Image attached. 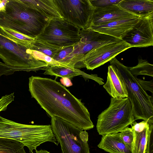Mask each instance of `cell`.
Masks as SVG:
<instances>
[{
    "label": "cell",
    "instance_id": "obj_9",
    "mask_svg": "<svg viewBox=\"0 0 153 153\" xmlns=\"http://www.w3.org/2000/svg\"><path fill=\"white\" fill-rule=\"evenodd\" d=\"M63 19L80 29L88 28L94 10L90 0H55Z\"/></svg>",
    "mask_w": 153,
    "mask_h": 153
},
{
    "label": "cell",
    "instance_id": "obj_31",
    "mask_svg": "<svg viewBox=\"0 0 153 153\" xmlns=\"http://www.w3.org/2000/svg\"><path fill=\"white\" fill-rule=\"evenodd\" d=\"M131 125V128L134 131L140 132L143 131L147 126L150 124L146 121L143 120L139 123H137L134 121Z\"/></svg>",
    "mask_w": 153,
    "mask_h": 153
},
{
    "label": "cell",
    "instance_id": "obj_11",
    "mask_svg": "<svg viewBox=\"0 0 153 153\" xmlns=\"http://www.w3.org/2000/svg\"><path fill=\"white\" fill-rule=\"evenodd\" d=\"M131 48L128 44L122 40L105 44L87 53L84 56L82 62L87 69L93 70Z\"/></svg>",
    "mask_w": 153,
    "mask_h": 153
},
{
    "label": "cell",
    "instance_id": "obj_2",
    "mask_svg": "<svg viewBox=\"0 0 153 153\" xmlns=\"http://www.w3.org/2000/svg\"><path fill=\"white\" fill-rule=\"evenodd\" d=\"M50 20L20 0H9L4 12H0V26L35 39Z\"/></svg>",
    "mask_w": 153,
    "mask_h": 153
},
{
    "label": "cell",
    "instance_id": "obj_7",
    "mask_svg": "<svg viewBox=\"0 0 153 153\" xmlns=\"http://www.w3.org/2000/svg\"><path fill=\"white\" fill-rule=\"evenodd\" d=\"M51 117V128L62 153H90L86 131L58 117Z\"/></svg>",
    "mask_w": 153,
    "mask_h": 153
},
{
    "label": "cell",
    "instance_id": "obj_15",
    "mask_svg": "<svg viewBox=\"0 0 153 153\" xmlns=\"http://www.w3.org/2000/svg\"><path fill=\"white\" fill-rule=\"evenodd\" d=\"M103 87L112 97L121 99L128 97L123 80L117 69L112 65L108 66L107 81Z\"/></svg>",
    "mask_w": 153,
    "mask_h": 153
},
{
    "label": "cell",
    "instance_id": "obj_30",
    "mask_svg": "<svg viewBox=\"0 0 153 153\" xmlns=\"http://www.w3.org/2000/svg\"><path fill=\"white\" fill-rule=\"evenodd\" d=\"M153 125H150L146 153H153Z\"/></svg>",
    "mask_w": 153,
    "mask_h": 153
},
{
    "label": "cell",
    "instance_id": "obj_27",
    "mask_svg": "<svg viewBox=\"0 0 153 153\" xmlns=\"http://www.w3.org/2000/svg\"><path fill=\"white\" fill-rule=\"evenodd\" d=\"M32 51L33 56L36 59L45 62L48 66L59 65L66 67L56 61L50 56L38 51L32 50Z\"/></svg>",
    "mask_w": 153,
    "mask_h": 153
},
{
    "label": "cell",
    "instance_id": "obj_10",
    "mask_svg": "<svg viewBox=\"0 0 153 153\" xmlns=\"http://www.w3.org/2000/svg\"><path fill=\"white\" fill-rule=\"evenodd\" d=\"M80 39L74 45L73 53L77 68H85L82 62L84 56L91 50L109 43L122 40L94 31L89 28L80 29Z\"/></svg>",
    "mask_w": 153,
    "mask_h": 153
},
{
    "label": "cell",
    "instance_id": "obj_26",
    "mask_svg": "<svg viewBox=\"0 0 153 153\" xmlns=\"http://www.w3.org/2000/svg\"><path fill=\"white\" fill-rule=\"evenodd\" d=\"M120 134L125 144L132 150L134 140V133L132 129L127 127L122 131Z\"/></svg>",
    "mask_w": 153,
    "mask_h": 153
},
{
    "label": "cell",
    "instance_id": "obj_6",
    "mask_svg": "<svg viewBox=\"0 0 153 153\" xmlns=\"http://www.w3.org/2000/svg\"><path fill=\"white\" fill-rule=\"evenodd\" d=\"M135 121L132 106L128 97H111L110 104L98 116L97 131L102 136L120 132Z\"/></svg>",
    "mask_w": 153,
    "mask_h": 153
},
{
    "label": "cell",
    "instance_id": "obj_5",
    "mask_svg": "<svg viewBox=\"0 0 153 153\" xmlns=\"http://www.w3.org/2000/svg\"><path fill=\"white\" fill-rule=\"evenodd\" d=\"M110 65L118 70L125 83L128 98L132 106L135 120L138 119L147 122L153 125V98L149 95L138 82L137 78L131 73L128 67L115 58L110 61Z\"/></svg>",
    "mask_w": 153,
    "mask_h": 153
},
{
    "label": "cell",
    "instance_id": "obj_14",
    "mask_svg": "<svg viewBox=\"0 0 153 153\" xmlns=\"http://www.w3.org/2000/svg\"><path fill=\"white\" fill-rule=\"evenodd\" d=\"M134 16H136L117 4L95 8L89 27L104 24L123 18Z\"/></svg>",
    "mask_w": 153,
    "mask_h": 153
},
{
    "label": "cell",
    "instance_id": "obj_33",
    "mask_svg": "<svg viewBox=\"0 0 153 153\" xmlns=\"http://www.w3.org/2000/svg\"><path fill=\"white\" fill-rule=\"evenodd\" d=\"M61 83L66 87H69L72 85L73 84L70 80L66 77L62 78L60 79Z\"/></svg>",
    "mask_w": 153,
    "mask_h": 153
},
{
    "label": "cell",
    "instance_id": "obj_29",
    "mask_svg": "<svg viewBox=\"0 0 153 153\" xmlns=\"http://www.w3.org/2000/svg\"><path fill=\"white\" fill-rule=\"evenodd\" d=\"M14 93L7 94L0 99V112L6 110L8 106L14 100Z\"/></svg>",
    "mask_w": 153,
    "mask_h": 153
},
{
    "label": "cell",
    "instance_id": "obj_23",
    "mask_svg": "<svg viewBox=\"0 0 153 153\" xmlns=\"http://www.w3.org/2000/svg\"><path fill=\"white\" fill-rule=\"evenodd\" d=\"M24 147L18 141L0 138V153H26Z\"/></svg>",
    "mask_w": 153,
    "mask_h": 153
},
{
    "label": "cell",
    "instance_id": "obj_22",
    "mask_svg": "<svg viewBox=\"0 0 153 153\" xmlns=\"http://www.w3.org/2000/svg\"><path fill=\"white\" fill-rule=\"evenodd\" d=\"M6 36L14 42L30 49L31 43L35 39L11 29L0 26Z\"/></svg>",
    "mask_w": 153,
    "mask_h": 153
},
{
    "label": "cell",
    "instance_id": "obj_28",
    "mask_svg": "<svg viewBox=\"0 0 153 153\" xmlns=\"http://www.w3.org/2000/svg\"><path fill=\"white\" fill-rule=\"evenodd\" d=\"M122 0H90L95 8H102L113 5H118Z\"/></svg>",
    "mask_w": 153,
    "mask_h": 153
},
{
    "label": "cell",
    "instance_id": "obj_1",
    "mask_svg": "<svg viewBox=\"0 0 153 153\" xmlns=\"http://www.w3.org/2000/svg\"><path fill=\"white\" fill-rule=\"evenodd\" d=\"M32 97L47 114L87 130L94 126L84 104L60 82L48 78L32 76L29 79Z\"/></svg>",
    "mask_w": 153,
    "mask_h": 153
},
{
    "label": "cell",
    "instance_id": "obj_25",
    "mask_svg": "<svg viewBox=\"0 0 153 153\" xmlns=\"http://www.w3.org/2000/svg\"><path fill=\"white\" fill-rule=\"evenodd\" d=\"M30 49L39 52L53 58L60 49L53 47L44 41L35 39L31 43Z\"/></svg>",
    "mask_w": 153,
    "mask_h": 153
},
{
    "label": "cell",
    "instance_id": "obj_17",
    "mask_svg": "<svg viewBox=\"0 0 153 153\" xmlns=\"http://www.w3.org/2000/svg\"><path fill=\"white\" fill-rule=\"evenodd\" d=\"M118 5L139 17L153 14V0H122Z\"/></svg>",
    "mask_w": 153,
    "mask_h": 153
},
{
    "label": "cell",
    "instance_id": "obj_19",
    "mask_svg": "<svg viewBox=\"0 0 153 153\" xmlns=\"http://www.w3.org/2000/svg\"><path fill=\"white\" fill-rule=\"evenodd\" d=\"M44 74L66 77L71 79L79 75H82L85 79H91L98 82L100 77L97 74H88L78 69L59 65L48 66L45 69Z\"/></svg>",
    "mask_w": 153,
    "mask_h": 153
},
{
    "label": "cell",
    "instance_id": "obj_4",
    "mask_svg": "<svg viewBox=\"0 0 153 153\" xmlns=\"http://www.w3.org/2000/svg\"><path fill=\"white\" fill-rule=\"evenodd\" d=\"M0 138L15 140L27 147L30 153L37 147L49 142L59 143L51 125H31L18 123L0 116Z\"/></svg>",
    "mask_w": 153,
    "mask_h": 153
},
{
    "label": "cell",
    "instance_id": "obj_18",
    "mask_svg": "<svg viewBox=\"0 0 153 153\" xmlns=\"http://www.w3.org/2000/svg\"><path fill=\"white\" fill-rule=\"evenodd\" d=\"M98 147L110 153H132V150L125 144L118 133L102 136Z\"/></svg>",
    "mask_w": 153,
    "mask_h": 153
},
{
    "label": "cell",
    "instance_id": "obj_21",
    "mask_svg": "<svg viewBox=\"0 0 153 153\" xmlns=\"http://www.w3.org/2000/svg\"><path fill=\"white\" fill-rule=\"evenodd\" d=\"M150 125L147 126L142 132L134 131V140L132 153H146Z\"/></svg>",
    "mask_w": 153,
    "mask_h": 153
},
{
    "label": "cell",
    "instance_id": "obj_3",
    "mask_svg": "<svg viewBox=\"0 0 153 153\" xmlns=\"http://www.w3.org/2000/svg\"><path fill=\"white\" fill-rule=\"evenodd\" d=\"M0 76L18 71L27 72L45 70L48 65L33 56L32 50L14 42L0 27Z\"/></svg>",
    "mask_w": 153,
    "mask_h": 153
},
{
    "label": "cell",
    "instance_id": "obj_12",
    "mask_svg": "<svg viewBox=\"0 0 153 153\" xmlns=\"http://www.w3.org/2000/svg\"><path fill=\"white\" fill-rule=\"evenodd\" d=\"M131 47L153 45V14L139 17L133 28L121 39Z\"/></svg>",
    "mask_w": 153,
    "mask_h": 153
},
{
    "label": "cell",
    "instance_id": "obj_8",
    "mask_svg": "<svg viewBox=\"0 0 153 153\" xmlns=\"http://www.w3.org/2000/svg\"><path fill=\"white\" fill-rule=\"evenodd\" d=\"M80 30L64 19H52L35 39L61 49L78 43L80 39Z\"/></svg>",
    "mask_w": 153,
    "mask_h": 153
},
{
    "label": "cell",
    "instance_id": "obj_16",
    "mask_svg": "<svg viewBox=\"0 0 153 153\" xmlns=\"http://www.w3.org/2000/svg\"><path fill=\"white\" fill-rule=\"evenodd\" d=\"M24 4L32 8L49 19H63L55 0H20Z\"/></svg>",
    "mask_w": 153,
    "mask_h": 153
},
{
    "label": "cell",
    "instance_id": "obj_13",
    "mask_svg": "<svg viewBox=\"0 0 153 153\" xmlns=\"http://www.w3.org/2000/svg\"><path fill=\"white\" fill-rule=\"evenodd\" d=\"M139 17H128L119 19L104 24L88 28L95 31L120 39L134 27Z\"/></svg>",
    "mask_w": 153,
    "mask_h": 153
},
{
    "label": "cell",
    "instance_id": "obj_35",
    "mask_svg": "<svg viewBox=\"0 0 153 153\" xmlns=\"http://www.w3.org/2000/svg\"><path fill=\"white\" fill-rule=\"evenodd\" d=\"M36 153H50L45 150L41 149L39 150H36Z\"/></svg>",
    "mask_w": 153,
    "mask_h": 153
},
{
    "label": "cell",
    "instance_id": "obj_34",
    "mask_svg": "<svg viewBox=\"0 0 153 153\" xmlns=\"http://www.w3.org/2000/svg\"><path fill=\"white\" fill-rule=\"evenodd\" d=\"M9 1L8 0H0V12L5 11L6 4Z\"/></svg>",
    "mask_w": 153,
    "mask_h": 153
},
{
    "label": "cell",
    "instance_id": "obj_32",
    "mask_svg": "<svg viewBox=\"0 0 153 153\" xmlns=\"http://www.w3.org/2000/svg\"><path fill=\"white\" fill-rule=\"evenodd\" d=\"M137 80L142 88L145 91H148L153 94V80L147 81L137 78Z\"/></svg>",
    "mask_w": 153,
    "mask_h": 153
},
{
    "label": "cell",
    "instance_id": "obj_20",
    "mask_svg": "<svg viewBox=\"0 0 153 153\" xmlns=\"http://www.w3.org/2000/svg\"><path fill=\"white\" fill-rule=\"evenodd\" d=\"M73 50L74 45L61 48L52 58L66 67L77 69Z\"/></svg>",
    "mask_w": 153,
    "mask_h": 153
},
{
    "label": "cell",
    "instance_id": "obj_24",
    "mask_svg": "<svg viewBox=\"0 0 153 153\" xmlns=\"http://www.w3.org/2000/svg\"><path fill=\"white\" fill-rule=\"evenodd\" d=\"M128 67L131 74L135 77L139 75L153 76V65L146 60L139 59L137 65Z\"/></svg>",
    "mask_w": 153,
    "mask_h": 153
}]
</instances>
